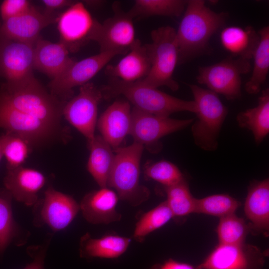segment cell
Listing matches in <instances>:
<instances>
[{"instance_id":"cell-28","label":"cell","mask_w":269,"mask_h":269,"mask_svg":"<svg viewBox=\"0 0 269 269\" xmlns=\"http://www.w3.org/2000/svg\"><path fill=\"white\" fill-rule=\"evenodd\" d=\"M239 126L252 133L255 142L263 141L269 132V90L262 91L256 107L240 113L237 117Z\"/></svg>"},{"instance_id":"cell-7","label":"cell","mask_w":269,"mask_h":269,"mask_svg":"<svg viewBox=\"0 0 269 269\" xmlns=\"http://www.w3.org/2000/svg\"><path fill=\"white\" fill-rule=\"evenodd\" d=\"M189 87L197 107V118L191 127L194 142L203 150H215L228 110L214 92L196 85Z\"/></svg>"},{"instance_id":"cell-3","label":"cell","mask_w":269,"mask_h":269,"mask_svg":"<svg viewBox=\"0 0 269 269\" xmlns=\"http://www.w3.org/2000/svg\"><path fill=\"white\" fill-rule=\"evenodd\" d=\"M101 91L103 98L107 99L122 95L134 107L155 115L169 117L178 112H197L194 101L179 99L139 81L127 83L112 78Z\"/></svg>"},{"instance_id":"cell-30","label":"cell","mask_w":269,"mask_h":269,"mask_svg":"<svg viewBox=\"0 0 269 269\" xmlns=\"http://www.w3.org/2000/svg\"><path fill=\"white\" fill-rule=\"evenodd\" d=\"M187 2L184 0H136L128 12L133 19L152 16L178 17L184 11Z\"/></svg>"},{"instance_id":"cell-35","label":"cell","mask_w":269,"mask_h":269,"mask_svg":"<svg viewBox=\"0 0 269 269\" xmlns=\"http://www.w3.org/2000/svg\"><path fill=\"white\" fill-rule=\"evenodd\" d=\"M6 133L7 136L3 145V154L6 159L7 170H9L22 166L32 148L21 137Z\"/></svg>"},{"instance_id":"cell-14","label":"cell","mask_w":269,"mask_h":269,"mask_svg":"<svg viewBox=\"0 0 269 269\" xmlns=\"http://www.w3.org/2000/svg\"><path fill=\"white\" fill-rule=\"evenodd\" d=\"M266 254L258 247L240 245L218 244L197 269H263Z\"/></svg>"},{"instance_id":"cell-25","label":"cell","mask_w":269,"mask_h":269,"mask_svg":"<svg viewBox=\"0 0 269 269\" xmlns=\"http://www.w3.org/2000/svg\"><path fill=\"white\" fill-rule=\"evenodd\" d=\"M131 242V239L129 238L116 235L93 238L87 233L80 240V256L85 259L117 258L127 251Z\"/></svg>"},{"instance_id":"cell-15","label":"cell","mask_w":269,"mask_h":269,"mask_svg":"<svg viewBox=\"0 0 269 269\" xmlns=\"http://www.w3.org/2000/svg\"><path fill=\"white\" fill-rule=\"evenodd\" d=\"M113 9L114 15L101 23L94 41L99 44L100 52L127 54L137 40L133 18L118 4H115Z\"/></svg>"},{"instance_id":"cell-19","label":"cell","mask_w":269,"mask_h":269,"mask_svg":"<svg viewBox=\"0 0 269 269\" xmlns=\"http://www.w3.org/2000/svg\"><path fill=\"white\" fill-rule=\"evenodd\" d=\"M97 123L102 137L114 149L119 147L132 127V110L130 103L117 100L101 115Z\"/></svg>"},{"instance_id":"cell-41","label":"cell","mask_w":269,"mask_h":269,"mask_svg":"<svg viewBox=\"0 0 269 269\" xmlns=\"http://www.w3.org/2000/svg\"><path fill=\"white\" fill-rule=\"evenodd\" d=\"M6 136L7 134L5 132L0 134V161L3 157V148Z\"/></svg>"},{"instance_id":"cell-33","label":"cell","mask_w":269,"mask_h":269,"mask_svg":"<svg viewBox=\"0 0 269 269\" xmlns=\"http://www.w3.org/2000/svg\"><path fill=\"white\" fill-rule=\"evenodd\" d=\"M241 205L240 202L228 194H213L196 198L195 213L221 218L235 213Z\"/></svg>"},{"instance_id":"cell-39","label":"cell","mask_w":269,"mask_h":269,"mask_svg":"<svg viewBox=\"0 0 269 269\" xmlns=\"http://www.w3.org/2000/svg\"><path fill=\"white\" fill-rule=\"evenodd\" d=\"M150 269H197L196 267L188 263L180 262L169 259L162 263L156 264Z\"/></svg>"},{"instance_id":"cell-10","label":"cell","mask_w":269,"mask_h":269,"mask_svg":"<svg viewBox=\"0 0 269 269\" xmlns=\"http://www.w3.org/2000/svg\"><path fill=\"white\" fill-rule=\"evenodd\" d=\"M119 55L113 51H102L79 61H74L63 73L49 83L50 93L67 102L73 97L74 88L88 82L111 60Z\"/></svg>"},{"instance_id":"cell-34","label":"cell","mask_w":269,"mask_h":269,"mask_svg":"<svg viewBox=\"0 0 269 269\" xmlns=\"http://www.w3.org/2000/svg\"><path fill=\"white\" fill-rule=\"evenodd\" d=\"M165 200L173 217H182L195 213V200L185 179L175 185L165 187Z\"/></svg>"},{"instance_id":"cell-13","label":"cell","mask_w":269,"mask_h":269,"mask_svg":"<svg viewBox=\"0 0 269 269\" xmlns=\"http://www.w3.org/2000/svg\"><path fill=\"white\" fill-rule=\"evenodd\" d=\"M194 119L178 120L151 114L135 107L132 110L130 134L134 142L160 149L159 139L162 137L183 130L192 125Z\"/></svg>"},{"instance_id":"cell-2","label":"cell","mask_w":269,"mask_h":269,"mask_svg":"<svg viewBox=\"0 0 269 269\" xmlns=\"http://www.w3.org/2000/svg\"><path fill=\"white\" fill-rule=\"evenodd\" d=\"M227 13L211 10L202 0H187L176 38L178 64L201 53L211 36L225 23Z\"/></svg>"},{"instance_id":"cell-12","label":"cell","mask_w":269,"mask_h":269,"mask_svg":"<svg viewBox=\"0 0 269 269\" xmlns=\"http://www.w3.org/2000/svg\"><path fill=\"white\" fill-rule=\"evenodd\" d=\"M103 98L101 90L92 83L80 87L79 93L68 101L63 110V117L87 139H94L97 122L98 107Z\"/></svg>"},{"instance_id":"cell-16","label":"cell","mask_w":269,"mask_h":269,"mask_svg":"<svg viewBox=\"0 0 269 269\" xmlns=\"http://www.w3.org/2000/svg\"><path fill=\"white\" fill-rule=\"evenodd\" d=\"M35 44L1 39L0 75L6 82L14 83L33 76Z\"/></svg>"},{"instance_id":"cell-29","label":"cell","mask_w":269,"mask_h":269,"mask_svg":"<svg viewBox=\"0 0 269 269\" xmlns=\"http://www.w3.org/2000/svg\"><path fill=\"white\" fill-rule=\"evenodd\" d=\"M258 33L259 41L253 56L252 75L245 86L246 91L250 94L260 92L269 70V27H264Z\"/></svg>"},{"instance_id":"cell-18","label":"cell","mask_w":269,"mask_h":269,"mask_svg":"<svg viewBox=\"0 0 269 269\" xmlns=\"http://www.w3.org/2000/svg\"><path fill=\"white\" fill-rule=\"evenodd\" d=\"M46 180L40 171L21 166L7 170L3 183L13 199L32 207L37 202L38 193L45 186Z\"/></svg>"},{"instance_id":"cell-8","label":"cell","mask_w":269,"mask_h":269,"mask_svg":"<svg viewBox=\"0 0 269 269\" xmlns=\"http://www.w3.org/2000/svg\"><path fill=\"white\" fill-rule=\"evenodd\" d=\"M251 69L250 59L230 55L216 64L200 67L196 79L217 94L235 100L241 96V75Z\"/></svg>"},{"instance_id":"cell-4","label":"cell","mask_w":269,"mask_h":269,"mask_svg":"<svg viewBox=\"0 0 269 269\" xmlns=\"http://www.w3.org/2000/svg\"><path fill=\"white\" fill-rule=\"evenodd\" d=\"M143 145L134 142L115 149V158L108 181L119 199L136 207L147 200L148 189L139 184L140 162Z\"/></svg>"},{"instance_id":"cell-40","label":"cell","mask_w":269,"mask_h":269,"mask_svg":"<svg viewBox=\"0 0 269 269\" xmlns=\"http://www.w3.org/2000/svg\"><path fill=\"white\" fill-rule=\"evenodd\" d=\"M41 1L48 11L46 13L49 14L56 9L68 8L75 2L70 0H43Z\"/></svg>"},{"instance_id":"cell-38","label":"cell","mask_w":269,"mask_h":269,"mask_svg":"<svg viewBox=\"0 0 269 269\" xmlns=\"http://www.w3.org/2000/svg\"><path fill=\"white\" fill-rule=\"evenodd\" d=\"M32 5L27 0H4L0 6V13L3 21L19 16L27 11Z\"/></svg>"},{"instance_id":"cell-5","label":"cell","mask_w":269,"mask_h":269,"mask_svg":"<svg viewBox=\"0 0 269 269\" xmlns=\"http://www.w3.org/2000/svg\"><path fill=\"white\" fill-rule=\"evenodd\" d=\"M150 35L151 43L145 45L150 69L148 75L139 82L155 88L166 86L176 91L179 85L173 77L178 61L176 30L170 26H161L153 30Z\"/></svg>"},{"instance_id":"cell-1","label":"cell","mask_w":269,"mask_h":269,"mask_svg":"<svg viewBox=\"0 0 269 269\" xmlns=\"http://www.w3.org/2000/svg\"><path fill=\"white\" fill-rule=\"evenodd\" d=\"M0 102L24 115L58 127H64L62 118L67 102L52 95L34 76L0 85Z\"/></svg>"},{"instance_id":"cell-36","label":"cell","mask_w":269,"mask_h":269,"mask_svg":"<svg viewBox=\"0 0 269 269\" xmlns=\"http://www.w3.org/2000/svg\"><path fill=\"white\" fill-rule=\"evenodd\" d=\"M145 176L164 187H168L185 180L178 167L167 160H161L148 165L144 170Z\"/></svg>"},{"instance_id":"cell-27","label":"cell","mask_w":269,"mask_h":269,"mask_svg":"<svg viewBox=\"0 0 269 269\" xmlns=\"http://www.w3.org/2000/svg\"><path fill=\"white\" fill-rule=\"evenodd\" d=\"M90 151L87 169L100 188L108 187L109 174L115 154L111 146L102 137L97 135L88 143Z\"/></svg>"},{"instance_id":"cell-24","label":"cell","mask_w":269,"mask_h":269,"mask_svg":"<svg viewBox=\"0 0 269 269\" xmlns=\"http://www.w3.org/2000/svg\"><path fill=\"white\" fill-rule=\"evenodd\" d=\"M12 197L5 189H0V256L11 243L20 247L26 244L30 233L15 220L12 209Z\"/></svg>"},{"instance_id":"cell-21","label":"cell","mask_w":269,"mask_h":269,"mask_svg":"<svg viewBox=\"0 0 269 269\" xmlns=\"http://www.w3.org/2000/svg\"><path fill=\"white\" fill-rule=\"evenodd\" d=\"M69 51L62 42H52L39 38L34 49V68L54 79L63 73L74 61Z\"/></svg>"},{"instance_id":"cell-11","label":"cell","mask_w":269,"mask_h":269,"mask_svg":"<svg viewBox=\"0 0 269 269\" xmlns=\"http://www.w3.org/2000/svg\"><path fill=\"white\" fill-rule=\"evenodd\" d=\"M60 42L69 51L78 50L84 43L94 40L101 23L94 18L83 2H75L57 19Z\"/></svg>"},{"instance_id":"cell-26","label":"cell","mask_w":269,"mask_h":269,"mask_svg":"<svg viewBox=\"0 0 269 269\" xmlns=\"http://www.w3.org/2000/svg\"><path fill=\"white\" fill-rule=\"evenodd\" d=\"M223 47L231 56L251 59L259 41V35L253 27H227L220 34Z\"/></svg>"},{"instance_id":"cell-17","label":"cell","mask_w":269,"mask_h":269,"mask_svg":"<svg viewBox=\"0 0 269 269\" xmlns=\"http://www.w3.org/2000/svg\"><path fill=\"white\" fill-rule=\"evenodd\" d=\"M57 17L42 13L33 6L26 12L3 21L0 27L1 39L35 44L41 31L56 22Z\"/></svg>"},{"instance_id":"cell-6","label":"cell","mask_w":269,"mask_h":269,"mask_svg":"<svg viewBox=\"0 0 269 269\" xmlns=\"http://www.w3.org/2000/svg\"><path fill=\"white\" fill-rule=\"evenodd\" d=\"M0 128L26 140L32 148L55 143L66 144L71 138L69 129L58 127L39 119L24 115L0 102Z\"/></svg>"},{"instance_id":"cell-31","label":"cell","mask_w":269,"mask_h":269,"mask_svg":"<svg viewBox=\"0 0 269 269\" xmlns=\"http://www.w3.org/2000/svg\"><path fill=\"white\" fill-rule=\"evenodd\" d=\"M173 215L166 201L143 214L135 225L133 237L137 242H142L150 233L161 228Z\"/></svg>"},{"instance_id":"cell-20","label":"cell","mask_w":269,"mask_h":269,"mask_svg":"<svg viewBox=\"0 0 269 269\" xmlns=\"http://www.w3.org/2000/svg\"><path fill=\"white\" fill-rule=\"evenodd\" d=\"M119 198L116 192L108 187L91 191L81 200L82 216L92 224H108L121 220L122 215L116 206Z\"/></svg>"},{"instance_id":"cell-22","label":"cell","mask_w":269,"mask_h":269,"mask_svg":"<svg viewBox=\"0 0 269 269\" xmlns=\"http://www.w3.org/2000/svg\"><path fill=\"white\" fill-rule=\"evenodd\" d=\"M150 61L145 45L137 39L126 55L115 65L106 67L105 73L127 83L141 81L148 74Z\"/></svg>"},{"instance_id":"cell-32","label":"cell","mask_w":269,"mask_h":269,"mask_svg":"<svg viewBox=\"0 0 269 269\" xmlns=\"http://www.w3.org/2000/svg\"><path fill=\"white\" fill-rule=\"evenodd\" d=\"M250 232L249 224L235 213L220 218L217 228L218 244H243Z\"/></svg>"},{"instance_id":"cell-37","label":"cell","mask_w":269,"mask_h":269,"mask_svg":"<svg viewBox=\"0 0 269 269\" xmlns=\"http://www.w3.org/2000/svg\"><path fill=\"white\" fill-rule=\"evenodd\" d=\"M53 236V233H48L42 244L27 248L26 252L32 261L23 269H44V260Z\"/></svg>"},{"instance_id":"cell-23","label":"cell","mask_w":269,"mask_h":269,"mask_svg":"<svg viewBox=\"0 0 269 269\" xmlns=\"http://www.w3.org/2000/svg\"><path fill=\"white\" fill-rule=\"evenodd\" d=\"M244 212L250 221L251 231L267 236L269 231V180L253 182L244 204Z\"/></svg>"},{"instance_id":"cell-9","label":"cell","mask_w":269,"mask_h":269,"mask_svg":"<svg viewBox=\"0 0 269 269\" xmlns=\"http://www.w3.org/2000/svg\"><path fill=\"white\" fill-rule=\"evenodd\" d=\"M80 210V205L71 195L49 185L32 206L33 225L48 227L54 233L66 228Z\"/></svg>"}]
</instances>
